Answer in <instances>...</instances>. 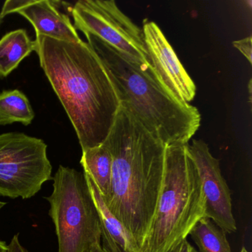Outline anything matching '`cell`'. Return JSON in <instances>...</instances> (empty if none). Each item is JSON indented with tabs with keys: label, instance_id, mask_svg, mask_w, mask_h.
Here are the masks:
<instances>
[{
	"label": "cell",
	"instance_id": "obj_8",
	"mask_svg": "<svg viewBox=\"0 0 252 252\" xmlns=\"http://www.w3.org/2000/svg\"><path fill=\"white\" fill-rule=\"evenodd\" d=\"M187 148L201 181L205 217L226 234L235 232L237 225L232 213L231 191L221 173L220 160L212 156L209 146L202 140H193Z\"/></svg>",
	"mask_w": 252,
	"mask_h": 252
},
{
	"label": "cell",
	"instance_id": "obj_6",
	"mask_svg": "<svg viewBox=\"0 0 252 252\" xmlns=\"http://www.w3.org/2000/svg\"><path fill=\"white\" fill-rule=\"evenodd\" d=\"M43 140L23 132L0 134V196L29 199L53 180Z\"/></svg>",
	"mask_w": 252,
	"mask_h": 252
},
{
	"label": "cell",
	"instance_id": "obj_11",
	"mask_svg": "<svg viewBox=\"0 0 252 252\" xmlns=\"http://www.w3.org/2000/svg\"><path fill=\"white\" fill-rule=\"evenodd\" d=\"M81 165L84 172L93 180L105 203L111 191L113 158L105 142L82 152Z\"/></svg>",
	"mask_w": 252,
	"mask_h": 252
},
{
	"label": "cell",
	"instance_id": "obj_16",
	"mask_svg": "<svg viewBox=\"0 0 252 252\" xmlns=\"http://www.w3.org/2000/svg\"><path fill=\"white\" fill-rule=\"evenodd\" d=\"M7 252H29L26 248L23 247L19 240V234H17L13 237L12 240L8 245Z\"/></svg>",
	"mask_w": 252,
	"mask_h": 252
},
{
	"label": "cell",
	"instance_id": "obj_14",
	"mask_svg": "<svg viewBox=\"0 0 252 252\" xmlns=\"http://www.w3.org/2000/svg\"><path fill=\"white\" fill-rule=\"evenodd\" d=\"M199 252H231L226 233L209 218H201L189 233Z\"/></svg>",
	"mask_w": 252,
	"mask_h": 252
},
{
	"label": "cell",
	"instance_id": "obj_20",
	"mask_svg": "<svg viewBox=\"0 0 252 252\" xmlns=\"http://www.w3.org/2000/svg\"><path fill=\"white\" fill-rule=\"evenodd\" d=\"M5 204H6L5 202L1 201V200H0V211L2 210V208L5 206Z\"/></svg>",
	"mask_w": 252,
	"mask_h": 252
},
{
	"label": "cell",
	"instance_id": "obj_4",
	"mask_svg": "<svg viewBox=\"0 0 252 252\" xmlns=\"http://www.w3.org/2000/svg\"><path fill=\"white\" fill-rule=\"evenodd\" d=\"M187 146H166L161 191L140 252H172L205 217L201 181Z\"/></svg>",
	"mask_w": 252,
	"mask_h": 252
},
{
	"label": "cell",
	"instance_id": "obj_7",
	"mask_svg": "<svg viewBox=\"0 0 252 252\" xmlns=\"http://www.w3.org/2000/svg\"><path fill=\"white\" fill-rule=\"evenodd\" d=\"M71 14L76 31L96 36L131 61L152 67L142 29L113 0H79Z\"/></svg>",
	"mask_w": 252,
	"mask_h": 252
},
{
	"label": "cell",
	"instance_id": "obj_3",
	"mask_svg": "<svg viewBox=\"0 0 252 252\" xmlns=\"http://www.w3.org/2000/svg\"><path fill=\"white\" fill-rule=\"evenodd\" d=\"M85 36L105 66L121 106L165 145L189 144L200 126L199 110L175 98L153 67L131 61L96 36Z\"/></svg>",
	"mask_w": 252,
	"mask_h": 252
},
{
	"label": "cell",
	"instance_id": "obj_9",
	"mask_svg": "<svg viewBox=\"0 0 252 252\" xmlns=\"http://www.w3.org/2000/svg\"><path fill=\"white\" fill-rule=\"evenodd\" d=\"M142 32L149 60L158 79L178 101L189 104L195 96V85L163 32L153 22L144 23Z\"/></svg>",
	"mask_w": 252,
	"mask_h": 252
},
{
	"label": "cell",
	"instance_id": "obj_1",
	"mask_svg": "<svg viewBox=\"0 0 252 252\" xmlns=\"http://www.w3.org/2000/svg\"><path fill=\"white\" fill-rule=\"evenodd\" d=\"M41 67L76 131L82 152L107 139L121 108L105 66L83 40L35 39Z\"/></svg>",
	"mask_w": 252,
	"mask_h": 252
},
{
	"label": "cell",
	"instance_id": "obj_21",
	"mask_svg": "<svg viewBox=\"0 0 252 252\" xmlns=\"http://www.w3.org/2000/svg\"><path fill=\"white\" fill-rule=\"evenodd\" d=\"M240 252H249L247 250H246V248L243 247L242 248L241 251H240Z\"/></svg>",
	"mask_w": 252,
	"mask_h": 252
},
{
	"label": "cell",
	"instance_id": "obj_18",
	"mask_svg": "<svg viewBox=\"0 0 252 252\" xmlns=\"http://www.w3.org/2000/svg\"><path fill=\"white\" fill-rule=\"evenodd\" d=\"M88 252H104L102 248H101V243H96V244L94 245Z\"/></svg>",
	"mask_w": 252,
	"mask_h": 252
},
{
	"label": "cell",
	"instance_id": "obj_19",
	"mask_svg": "<svg viewBox=\"0 0 252 252\" xmlns=\"http://www.w3.org/2000/svg\"><path fill=\"white\" fill-rule=\"evenodd\" d=\"M8 250V245L5 242L0 240V252H7Z\"/></svg>",
	"mask_w": 252,
	"mask_h": 252
},
{
	"label": "cell",
	"instance_id": "obj_13",
	"mask_svg": "<svg viewBox=\"0 0 252 252\" xmlns=\"http://www.w3.org/2000/svg\"><path fill=\"white\" fill-rule=\"evenodd\" d=\"M35 118V113L28 97L19 90L0 93V125L16 122L29 126Z\"/></svg>",
	"mask_w": 252,
	"mask_h": 252
},
{
	"label": "cell",
	"instance_id": "obj_2",
	"mask_svg": "<svg viewBox=\"0 0 252 252\" xmlns=\"http://www.w3.org/2000/svg\"><path fill=\"white\" fill-rule=\"evenodd\" d=\"M104 142L113 158L106 205L141 252L161 191L166 145L122 106Z\"/></svg>",
	"mask_w": 252,
	"mask_h": 252
},
{
	"label": "cell",
	"instance_id": "obj_12",
	"mask_svg": "<svg viewBox=\"0 0 252 252\" xmlns=\"http://www.w3.org/2000/svg\"><path fill=\"white\" fill-rule=\"evenodd\" d=\"M36 42L25 29L9 32L0 39V78L7 77L32 52H36Z\"/></svg>",
	"mask_w": 252,
	"mask_h": 252
},
{
	"label": "cell",
	"instance_id": "obj_17",
	"mask_svg": "<svg viewBox=\"0 0 252 252\" xmlns=\"http://www.w3.org/2000/svg\"><path fill=\"white\" fill-rule=\"evenodd\" d=\"M171 252H198L187 239L180 243Z\"/></svg>",
	"mask_w": 252,
	"mask_h": 252
},
{
	"label": "cell",
	"instance_id": "obj_10",
	"mask_svg": "<svg viewBox=\"0 0 252 252\" xmlns=\"http://www.w3.org/2000/svg\"><path fill=\"white\" fill-rule=\"evenodd\" d=\"M13 14H20L30 22L34 28L36 37L46 36L65 42L82 40L68 16L60 12L54 1L8 0L0 15L3 19Z\"/></svg>",
	"mask_w": 252,
	"mask_h": 252
},
{
	"label": "cell",
	"instance_id": "obj_15",
	"mask_svg": "<svg viewBox=\"0 0 252 252\" xmlns=\"http://www.w3.org/2000/svg\"><path fill=\"white\" fill-rule=\"evenodd\" d=\"M252 36L244 38L240 40L234 41L233 45L237 48L248 60L252 64Z\"/></svg>",
	"mask_w": 252,
	"mask_h": 252
},
{
	"label": "cell",
	"instance_id": "obj_22",
	"mask_svg": "<svg viewBox=\"0 0 252 252\" xmlns=\"http://www.w3.org/2000/svg\"><path fill=\"white\" fill-rule=\"evenodd\" d=\"M2 18L1 17V15H0V26H1V24H2Z\"/></svg>",
	"mask_w": 252,
	"mask_h": 252
},
{
	"label": "cell",
	"instance_id": "obj_5",
	"mask_svg": "<svg viewBox=\"0 0 252 252\" xmlns=\"http://www.w3.org/2000/svg\"><path fill=\"white\" fill-rule=\"evenodd\" d=\"M54 190L45 197L51 205L49 215L55 225L58 252H88L101 243L98 209L83 172L60 165Z\"/></svg>",
	"mask_w": 252,
	"mask_h": 252
}]
</instances>
